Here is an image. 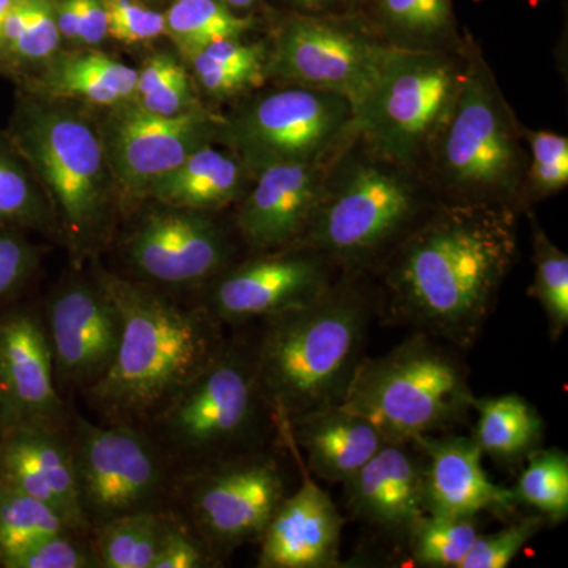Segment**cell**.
<instances>
[{
	"label": "cell",
	"mask_w": 568,
	"mask_h": 568,
	"mask_svg": "<svg viewBox=\"0 0 568 568\" xmlns=\"http://www.w3.org/2000/svg\"><path fill=\"white\" fill-rule=\"evenodd\" d=\"M286 495L283 467L271 447L178 476L170 511L223 567L239 548L260 544Z\"/></svg>",
	"instance_id": "10"
},
{
	"label": "cell",
	"mask_w": 568,
	"mask_h": 568,
	"mask_svg": "<svg viewBox=\"0 0 568 568\" xmlns=\"http://www.w3.org/2000/svg\"><path fill=\"white\" fill-rule=\"evenodd\" d=\"M463 73V43L455 51L392 47L355 111L358 136L381 155L416 170L428 162L446 126Z\"/></svg>",
	"instance_id": "9"
},
{
	"label": "cell",
	"mask_w": 568,
	"mask_h": 568,
	"mask_svg": "<svg viewBox=\"0 0 568 568\" xmlns=\"http://www.w3.org/2000/svg\"><path fill=\"white\" fill-rule=\"evenodd\" d=\"M532 227L534 282L530 294L540 304L547 317L549 338L558 342L568 327V256L552 244L534 213Z\"/></svg>",
	"instance_id": "35"
},
{
	"label": "cell",
	"mask_w": 568,
	"mask_h": 568,
	"mask_svg": "<svg viewBox=\"0 0 568 568\" xmlns=\"http://www.w3.org/2000/svg\"><path fill=\"white\" fill-rule=\"evenodd\" d=\"M171 518V511H140L93 526L89 536L99 568H152Z\"/></svg>",
	"instance_id": "29"
},
{
	"label": "cell",
	"mask_w": 568,
	"mask_h": 568,
	"mask_svg": "<svg viewBox=\"0 0 568 568\" xmlns=\"http://www.w3.org/2000/svg\"><path fill=\"white\" fill-rule=\"evenodd\" d=\"M69 439L89 529L122 515L170 511L178 476L144 429L93 422L71 407Z\"/></svg>",
	"instance_id": "11"
},
{
	"label": "cell",
	"mask_w": 568,
	"mask_h": 568,
	"mask_svg": "<svg viewBox=\"0 0 568 568\" xmlns=\"http://www.w3.org/2000/svg\"><path fill=\"white\" fill-rule=\"evenodd\" d=\"M185 71L182 63L174 55L168 54V52H156L138 71L136 91H134L133 99L163 88V85L174 81L175 78L181 77Z\"/></svg>",
	"instance_id": "44"
},
{
	"label": "cell",
	"mask_w": 568,
	"mask_h": 568,
	"mask_svg": "<svg viewBox=\"0 0 568 568\" xmlns=\"http://www.w3.org/2000/svg\"><path fill=\"white\" fill-rule=\"evenodd\" d=\"M222 2L226 3L231 10L237 11L250 9L256 0H222Z\"/></svg>",
	"instance_id": "48"
},
{
	"label": "cell",
	"mask_w": 568,
	"mask_h": 568,
	"mask_svg": "<svg viewBox=\"0 0 568 568\" xmlns=\"http://www.w3.org/2000/svg\"><path fill=\"white\" fill-rule=\"evenodd\" d=\"M10 141L39 179L71 263L95 261L114 237V183L100 133L78 112L26 100Z\"/></svg>",
	"instance_id": "6"
},
{
	"label": "cell",
	"mask_w": 568,
	"mask_h": 568,
	"mask_svg": "<svg viewBox=\"0 0 568 568\" xmlns=\"http://www.w3.org/2000/svg\"><path fill=\"white\" fill-rule=\"evenodd\" d=\"M336 265L315 250L253 253L205 284L197 301L223 327L241 328L312 304L335 284Z\"/></svg>",
	"instance_id": "16"
},
{
	"label": "cell",
	"mask_w": 568,
	"mask_h": 568,
	"mask_svg": "<svg viewBox=\"0 0 568 568\" xmlns=\"http://www.w3.org/2000/svg\"><path fill=\"white\" fill-rule=\"evenodd\" d=\"M138 70L102 52L70 54L50 61L41 91L52 99L82 100L97 106H118L136 91Z\"/></svg>",
	"instance_id": "26"
},
{
	"label": "cell",
	"mask_w": 568,
	"mask_h": 568,
	"mask_svg": "<svg viewBox=\"0 0 568 568\" xmlns=\"http://www.w3.org/2000/svg\"><path fill=\"white\" fill-rule=\"evenodd\" d=\"M40 312L55 384L69 402L91 390L111 368L121 343V310L92 271L91 276H70L59 283Z\"/></svg>",
	"instance_id": "17"
},
{
	"label": "cell",
	"mask_w": 568,
	"mask_h": 568,
	"mask_svg": "<svg viewBox=\"0 0 568 568\" xmlns=\"http://www.w3.org/2000/svg\"><path fill=\"white\" fill-rule=\"evenodd\" d=\"M71 406L55 384L40 310L0 315V435L28 426L69 428Z\"/></svg>",
	"instance_id": "18"
},
{
	"label": "cell",
	"mask_w": 568,
	"mask_h": 568,
	"mask_svg": "<svg viewBox=\"0 0 568 568\" xmlns=\"http://www.w3.org/2000/svg\"><path fill=\"white\" fill-rule=\"evenodd\" d=\"M473 410L477 413V422L470 437L484 457L499 465L515 466L541 446L545 422L525 396H474Z\"/></svg>",
	"instance_id": "27"
},
{
	"label": "cell",
	"mask_w": 568,
	"mask_h": 568,
	"mask_svg": "<svg viewBox=\"0 0 568 568\" xmlns=\"http://www.w3.org/2000/svg\"><path fill=\"white\" fill-rule=\"evenodd\" d=\"M355 521L386 540L406 545L425 517L424 458L413 443H386L343 484Z\"/></svg>",
	"instance_id": "20"
},
{
	"label": "cell",
	"mask_w": 568,
	"mask_h": 568,
	"mask_svg": "<svg viewBox=\"0 0 568 568\" xmlns=\"http://www.w3.org/2000/svg\"><path fill=\"white\" fill-rule=\"evenodd\" d=\"M80 31L78 43L97 47L108 36V18L102 0H80Z\"/></svg>",
	"instance_id": "45"
},
{
	"label": "cell",
	"mask_w": 568,
	"mask_h": 568,
	"mask_svg": "<svg viewBox=\"0 0 568 568\" xmlns=\"http://www.w3.org/2000/svg\"><path fill=\"white\" fill-rule=\"evenodd\" d=\"M80 0H61L55 7V20H58L59 32L62 39L78 43V31H80Z\"/></svg>",
	"instance_id": "46"
},
{
	"label": "cell",
	"mask_w": 568,
	"mask_h": 568,
	"mask_svg": "<svg viewBox=\"0 0 568 568\" xmlns=\"http://www.w3.org/2000/svg\"><path fill=\"white\" fill-rule=\"evenodd\" d=\"M458 351L410 332L388 353L362 361L339 406L368 420L386 443L446 433L466 420L476 396Z\"/></svg>",
	"instance_id": "8"
},
{
	"label": "cell",
	"mask_w": 568,
	"mask_h": 568,
	"mask_svg": "<svg viewBox=\"0 0 568 568\" xmlns=\"http://www.w3.org/2000/svg\"><path fill=\"white\" fill-rule=\"evenodd\" d=\"M414 446L424 458L426 511L450 517L481 514L510 521L518 517L514 489L500 487L484 469V454L466 436H418Z\"/></svg>",
	"instance_id": "21"
},
{
	"label": "cell",
	"mask_w": 568,
	"mask_h": 568,
	"mask_svg": "<svg viewBox=\"0 0 568 568\" xmlns=\"http://www.w3.org/2000/svg\"><path fill=\"white\" fill-rule=\"evenodd\" d=\"M373 295L351 275L312 304L256 321L254 366L280 426L342 403L365 358Z\"/></svg>",
	"instance_id": "3"
},
{
	"label": "cell",
	"mask_w": 568,
	"mask_h": 568,
	"mask_svg": "<svg viewBox=\"0 0 568 568\" xmlns=\"http://www.w3.org/2000/svg\"><path fill=\"white\" fill-rule=\"evenodd\" d=\"M55 6L51 0H33L31 17L21 36L0 52V65L9 69L50 62L61 44Z\"/></svg>",
	"instance_id": "37"
},
{
	"label": "cell",
	"mask_w": 568,
	"mask_h": 568,
	"mask_svg": "<svg viewBox=\"0 0 568 568\" xmlns=\"http://www.w3.org/2000/svg\"><path fill=\"white\" fill-rule=\"evenodd\" d=\"M0 224L50 235L62 241V231L40 183L13 142L0 136Z\"/></svg>",
	"instance_id": "30"
},
{
	"label": "cell",
	"mask_w": 568,
	"mask_h": 568,
	"mask_svg": "<svg viewBox=\"0 0 568 568\" xmlns=\"http://www.w3.org/2000/svg\"><path fill=\"white\" fill-rule=\"evenodd\" d=\"M355 134L345 97L290 84L223 119L219 140L256 174L271 164L331 159Z\"/></svg>",
	"instance_id": "12"
},
{
	"label": "cell",
	"mask_w": 568,
	"mask_h": 568,
	"mask_svg": "<svg viewBox=\"0 0 568 568\" xmlns=\"http://www.w3.org/2000/svg\"><path fill=\"white\" fill-rule=\"evenodd\" d=\"M280 436L304 455L310 476L339 485L386 444L375 426L339 405L294 418L280 426Z\"/></svg>",
	"instance_id": "24"
},
{
	"label": "cell",
	"mask_w": 568,
	"mask_h": 568,
	"mask_svg": "<svg viewBox=\"0 0 568 568\" xmlns=\"http://www.w3.org/2000/svg\"><path fill=\"white\" fill-rule=\"evenodd\" d=\"M0 484L54 508L73 528L89 530L78 499L69 428L28 426L2 433Z\"/></svg>",
	"instance_id": "23"
},
{
	"label": "cell",
	"mask_w": 568,
	"mask_h": 568,
	"mask_svg": "<svg viewBox=\"0 0 568 568\" xmlns=\"http://www.w3.org/2000/svg\"><path fill=\"white\" fill-rule=\"evenodd\" d=\"M222 125L223 118L201 104L168 118L142 110L133 100L112 106L100 136L123 201H144L153 183L219 140Z\"/></svg>",
	"instance_id": "15"
},
{
	"label": "cell",
	"mask_w": 568,
	"mask_h": 568,
	"mask_svg": "<svg viewBox=\"0 0 568 568\" xmlns=\"http://www.w3.org/2000/svg\"><path fill=\"white\" fill-rule=\"evenodd\" d=\"M254 178L237 153L207 144L183 160L175 170L153 183L144 201L216 213L239 203Z\"/></svg>",
	"instance_id": "25"
},
{
	"label": "cell",
	"mask_w": 568,
	"mask_h": 568,
	"mask_svg": "<svg viewBox=\"0 0 568 568\" xmlns=\"http://www.w3.org/2000/svg\"><path fill=\"white\" fill-rule=\"evenodd\" d=\"M164 21L166 36L186 59L212 41L239 39L253 28L252 18L241 17L222 0H174Z\"/></svg>",
	"instance_id": "32"
},
{
	"label": "cell",
	"mask_w": 568,
	"mask_h": 568,
	"mask_svg": "<svg viewBox=\"0 0 568 568\" xmlns=\"http://www.w3.org/2000/svg\"><path fill=\"white\" fill-rule=\"evenodd\" d=\"M121 310L122 335L106 375L82 402L102 424L145 429L226 343L224 327L196 295L130 282L93 261Z\"/></svg>",
	"instance_id": "2"
},
{
	"label": "cell",
	"mask_w": 568,
	"mask_h": 568,
	"mask_svg": "<svg viewBox=\"0 0 568 568\" xmlns=\"http://www.w3.org/2000/svg\"><path fill=\"white\" fill-rule=\"evenodd\" d=\"M345 525L346 519L331 495L302 465L301 488L280 503L257 544V567H339Z\"/></svg>",
	"instance_id": "22"
},
{
	"label": "cell",
	"mask_w": 568,
	"mask_h": 568,
	"mask_svg": "<svg viewBox=\"0 0 568 568\" xmlns=\"http://www.w3.org/2000/svg\"><path fill=\"white\" fill-rule=\"evenodd\" d=\"M335 156L271 164L254 174L256 182L239 201L234 220L235 233L250 252H275L298 244Z\"/></svg>",
	"instance_id": "19"
},
{
	"label": "cell",
	"mask_w": 568,
	"mask_h": 568,
	"mask_svg": "<svg viewBox=\"0 0 568 568\" xmlns=\"http://www.w3.org/2000/svg\"><path fill=\"white\" fill-rule=\"evenodd\" d=\"M26 233L20 227L0 224V305L17 298L39 271L41 250Z\"/></svg>",
	"instance_id": "40"
},
{
	"label": "cell",
	"mask_w": 568,
	"mask_h": 568,
	"mask_svg": "<svg viewBox=\"0 0 568 568\" xmlns=\"http://www.w3.org/2000/svg\"><path fill=\"white\" fill-rule=\"evenodd\" d=\"M144 432L175 476L274 447L278 422L261 387L248 336H227L212 364Z\"/></svg>",
	"instance_id": "5"
},
{
	"label": "cell",
	"mask_w": 568,
	"mask_h": 568,
	"mask_svg": "<svg viewBox=\"0 0 568 568\" xmlns=\"http://www.w3.org/2000/svg\"><path fill=\"white\" fill-rule=\"evenodd\" d=\"M7 568H99L89 530L69 529L37 541Z\"/></svg>",
	"instance_id": "39"
},
{
	"label": "cell",
	"mask_w": 568,
	"mask_h": 568,
	"mask_svg": "<svg viewBox=\"0 0 568 568\" xmlns=\"http://www.w3.org/2000/svg\"><path fill=\"white\" fill-rule=\"evenodd\" d=\"M69 529L77 528L54 508L0 484V567H9L37 541Z\"/></svg>",
	"instance_id": "33"
},
{
	"label": "cell",
	"mask_w": 568,
	"mask_h": 568,
	"mask_svg": "<svg viewBox=\"0 0 568 568\" xmlns=\"http://www.w3.org/2000/svg\"><path fill=\"white\" fill-rule=\"evenodd\" d=\"M465 73L454 110L428 163L452 203H525L529 155L523 126L473 40L463 43Z\"/></svg>",
	"instance_id": "7"
},
{
	"label": "cell",
	"mask_w": 568,
	"mask_h": 568,
	"mask_svg": "<svg viewBox=\"0 0 568 568\" xmlns=\"http://www.w3.org/2000/svg\"><path fill=\"white\" fill-rule=\"evenodd\" d=\"M547 525L541 515L515 517L506 528L478 536L459 568H506L519 551Z\"/></svg>",
	"instance_id": "38"
},
{
	"label": "cell",
	"mask_w": 568,
	"mask_h": 568,
	"mask_svg": "<svg viewBox=\"0 0 568 568\" xmlns=\"http://www.w3.org/2000/svg\"><path fill=\"white\" fill-rule=\"evenodd\" d=\"M295 6L310 11H324L331 9L336 0H293Z\"/></svg>",
	"instance_id": "47"
},
{
	"label": "cell",
	"mask_w": 568,
	"mask_h": 568,
	"mask_svg": "<svg viewBox=\"0 0 568 568\" xmlns=\"http://www.w3.org/2000/svg\"><path fill=\"white\" fill-rule=\"evenodd\" d=\"M514 493L519 506L532 508L547 525L568 517V455L560 448L530 452Z\"/></svg>",
	"instance_id": "34"
},
{
	"label": "cell",
	"mask_w": 568,
	"mask_h": 568,
	"mask_svg": "<svg viewBox=\"0 0 568 568\" xmlns=\"http://www.w3.org/2000/svg\"><path fill=\"white\" fill-rule=\"evenodd\" d=\"M17 0H0V31H2L3 21Z\"/></svg>",
	"instance_id": "49"
},
{
	"label": "cell",
	"mask_w": 568,
	"mask_h": 568,
	"mask_svg": "<svg viewBox=\"0 0 568 568\" xmlns=\"http://www.w3.org/2000/svg\"><path fill=\"white\" fill-rule=\"evenodd\" d=\"M125 272L115 274L170 293L196 295L234 263V244L215 213L153 203L115 241Z\"/></svg>",
	"instance_id": "13"
},
{
	"label": "cell",
	"mask_w": 568,
	"mask_h": 568,
	"mask_svg": "<svg viewBox=\"0 0 568 568\" xmlns=\"http://www.w3.org/2000/svg\"><path fill=\"white\" fill-rule=\"evenodd\" d=\"M518 254L517 209L436 204L376 265L373 297L384 324L476 345Z\"/></svg>",
	"instance_id": "1"
},
{
	"label": "cell",
	"mask_w": 568,
	"mask_h": 568,
	"mask_svg": "<svg viewBox=\"0 0 568 568\" xmlns=\"http://www.w3.org/2000/svg\"><path fill=\"white\" fill-rule=\"evenodd\" d=\"M377 13L392 47L448 50L454 37L452 0H377Z\"/></svg>",
	"instance_id": "31"
},
{
	"label": "cell",
	"mask_w": 568,
	"mask_h": 568,
	"mask_svg": "<svg viewBox=\"0 0 568 568\" xmlns=\"http://www.w3.org/2000/svg\"><path fill=\"white\" fill-rule=\"evenodd\" d=\"M351 141L328 168L320 203L295 245L324 254L345 275L375 268L435 207L426 203L413 168L364 140L365 151H349Z\"/></svg>",
	"instance_id": "4"
},
{
	"label": "cell",
	"mask_w": 568,
	"mask_h": 568,
	"mask_svg": "<svg viewBox=\"0 0 568 568\" xmlns=\"http://www.w3.org/2000/svg\"><path fill=\"white\" fill-rule=\"evenodd\" d=\"M216 567H220L219 564L209 555L204 545L173 515L152 568Z\"/></svg>",
	"instance_id": "42"
},
{
	"label": "cell",
	"mask_w": 568,
	"mask_h": 568,
	"mask_svg": "<svg viewBox=\"0 0 568 568\" xmlns=\"http://www.w3.org/2000/svg\"><path fill=\"white\" fill-rule=\"evenodd\" d=\"M267 59L263 43H245L239 37L212 41L190 62L200 88L212 99L226 100L263 84Z\"/></svg>",
	"instance_id": "28"
},
{
	"label": "cell",
	"mask_w": 568,
	"mask_h": 568,
	"mask_svg": "<svg viewBox=\"0 0 568 568\" xmlns=\"http://www.w3.org/2000/svg\"><path fill=\"white\" fill-rule=\"evenodd\" d=\"M134 103L140 104L142 110L153 112L159 115H178L181 112L192 110L197 106L194 99L192 80L189 73H183L174 81L168 82L163 88L156 91L145 93V95L132 99Z\"/></svg>",
	"instance_id": "43"
},
{
	"label": "cell",
	"mask_w": 568,
	"mask_h": 568,
	"mask_svg": "<svg viewBox=\"0 0 568 568\" xmlns=\"http://www.w3.org/2000/svg\"><path fill=\"white\" fill-rule=\"evenodd\" d=\"M392 44L347 22L297 18L268 51L267 78L345 97L357 108L376 81Z\"/></svg>",
	"instance_id": "14"
},
{
	"label": "cell",
	"mask_w": 568,
	"mask_h": 568,
	"mask_svg": "<svg viewBox=\"0 0 568 568\" xmlns=\"http://www.w3.org/2000/svg\"><path fill=\"white\" fill-rule=\"evenodd\" d=\"M478 536V517L426 514L406 547L417 567L459 568Z\"/></svg>",
	"instance_id": "36"
},
{
	"label": "cell",
	"mask_w": 568,
	"mask_h": 568,
	"mask_svg": "<svg viewBox=\"0 0 568 568\" xmlns=\"http://www.w3.org/2000/svg\"><path fill=\"white\" fill-rule=\"evenodd\" d=\"M108 18V36L122 43L134 44L159 39L166 33V21L160 11L142 7L134 0H102Z\"/></svg>",
	"instance_id": "41"
}]
</instances>
